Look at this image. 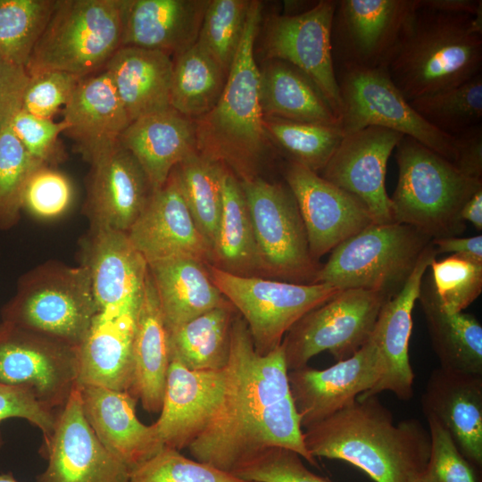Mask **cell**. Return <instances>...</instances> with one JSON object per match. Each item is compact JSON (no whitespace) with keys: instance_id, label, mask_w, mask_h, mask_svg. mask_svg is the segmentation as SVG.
I'll list each match as a JSON object with an SVG mask.
<instances>
[{"instance_id":"cell-1","label":"cell","mask_w":482,"mask_h":482,"mask_svg":"<svg viewBox=\"0 0 482 482\" xmlns=\"http://www.w3.org/2000/svg\"><path fill=\"white\" fill-rule=\"evenodd\" d=\"M274 446L291 449L319 467L304 445L282 345L265 355L258 354L248 327L237 312L231 328L221 402L187 448L195 460L232 473Z\"/></svg>"},{"instance_id":"cell-2","label":"cell","mask_w":482,"mask_h":482,"mask_svg":"<svg viewBox=\"0 0 482 482\" xmlns=\"http://www.w3.org/2000/svg\"><path fill=\"white\" fill-rule=\"evenodd\" d=\"M310 454L342 460L375 482H407L425 471L428 431L416 419L394 422L377 395L356 399L303 432Z\"/></svg>"},{"instance_id":"cell-3","label":"cell","mask_w":482,"mask_h":482,"mask_svg":"<svg viewBox=\"0 0 482 482\" xmlns=\"http://www.w3.org/2000/svg\"><path fill=\"white\" fill-rule=\"evenodd\" d=\"M262 5L251 1L242 39L216 105L195 120L196 150L220 163L240 182L258 176L271 142L259 103L254 42Z\"/></svg>"},{"instance_id":"cell-4","label":"cell","mask_w":482,"mask_h":482,"mask_svg":"<svg viewBox=\"0 0 482 482\" xmlns=\"http://www.w3.org/2000/svg\"><path fill=\"white\" fill-rule=\"evenodd\" d=\"M481 69L482 12L453 14L420 7L386 67L407 101L458 86Z\"/></svg>"},{"instance_id":"cell-5","label":"cell","mask_w":482,"mask_h":482,"mask_svg":"<svg viewBox=\"0 0 482 482\" xmlns=\"http://www.w3.org/2000/svg\"><path fill=\"white\" fill-rule=\"evenodd\" d=\"M398 180L391 198L394 222L414 227L431 239L459 237L461 212L482 179L461 173L449 161L409 137L395 147Z\"/></svg>"},{"instance_id":"cell-6","label":"cell","mask_w":482,"mask_h":482,"mask_svg":"<svg viewBox=\"0 0 482 482\" xmlns=\"http://www.w3.org/2000/svg\"><path fill=\"white\" fill-rule=\"evenodd\" d=\"M127 0H56L25 68L83 78L104 69L121 47Z\"/></svg>"},{"instance_id":"cell-7","label":"cell","mask_w":482,"mask_h":482,"mask_svg":"<svg viewBox=\"0 0 482 482\" xmlns=\"http://www.w3.org/2000/svg\"><path fill=\"white\" fill-rule=\"evenodd\" d=\"M431 244L432 239L414 227L373 223L334 248L312 284L363 289L392 299Z\"/></svg>"},{"instance_id":"cell-8","label":"cell","mask_w":482,"mask_h":482,"mask_svg":"<svg viewBox=\"0 0 482 482\" xmlns=\"http://www.w3.org/2000/svg\"><path fill=\"white\" fill-rule=\"evenodd\" d=\"M98 312L86 265L47 262L23 275L2 320L79 347Z\"/></svg>"},{"instance_id":"cell-9","label":"cell","mask_w":482,"mask_h":482,"mask_svg":"<svg viewBox=\"0 0 482 482\" xmlns=\"http://www.w3.org/2000/svg\"><path fill=\"white\" fill-rule=\"evenodd\" d=\"M206 266L213 284L245 321L254 350L260 355L278 347L303 315L341 291L327 284L242 277L209 263Z\"/></svg>"},{"instance_id":"cell-10","label":"cell","mask_w":482,"mask_h":482,"mask_svg":"<svg viewBox=\"0 0 482 482\" xmlns=\"http://www.w3.org/2000/svg\"><path fill=\"white\" fill-rule=\"evenodd\" d=\"M240 183L264 278L312 284L321 265L311 256L306 231L288 186L260 177Z\"/></svg>"},{"instance_id":"cell-11","label":"cell","mask_w":482,"mask_h":482,"mask_svg":"<svg viewBox=\"0 0 482 482\" xmlns=\"http://www.w3.org/2000/svg\"><path fill=\"white\" fill-rule=\"evenodd\" d=\"M340 128L349 134L370 126L394 130L415 139L451 163L456 138L424 120L390 79L386 69H340Z\"/></svg>"},{"instance_id":"cell-12","label":"cell","mask_w":482,"mask_h":482,"mask_svg":"<svg viewBox=\"0 0 482 482\" xmlns=\"http://www.w3.org/2000/svg\"><path fill=\"white\" fill-rule=\"evenodd\" d=\"M386 301L375 292L345 289L307 312L281 343L288 371L306 366L322 352L336 362L353 355L370 338Z\"/></svg>"},{"instance_id":"cell-13","label":"cell","mask_w":482,"mask_h":482,"mask_svg":"<svg viewBox=\"0 0 482 482\" xmlns=\"http://www.w3.org/2000/svg\"><path fill=\"white\" fill-rule=\"evenodd\" d=\"M79 347L48 336L0 322V382L29 391L58 411L78 380Z\"/></svg>"},{"instance_id":"cell-14","label":"cell","mask_w":482,"mask_h":482,"mask_svg":"<svg viewBox=\"0 0 482 482\" xmlns=\"http://www.w3.org/2000/svg\"><path fill=\"white\" fill-rule=\"evenodd\" d=\"M418 0H339L331 28L340 69H386Z\"/></svg>"},{"instance_id":"cell-15","label":"cell","mask_w":482,"mask_h":482,"mask_svg":"<svg viewBox=\"0 0 482 482\" xmlns=\"http://www.w3.org/2000/svg\"><path fill=\"white\" fill-rule=\"evenodd\" d=\"M337 1H318L297 15H273L266 24L268 60L287 62L319 87L340 122L341 97L332 54L331 28Z\"/></svg>"},{"instance_id":"cell-16","label":"cell","mask_w":482,"mask_h":482,"mask_svg":"<svg viewBox=\"0 0 482 482\" xmlns=\"http://www.w3.org/2000/svg\"><path fill=\"white\" fill-rule=\"evenodd\" d=\"M284 179L296 201L311 256L320 258L374 223L366 205L296 162L288 161Z\"/></svg>"},{"instance_id":"cell-17","label":"cell","mask_w":482,"mask_h":482,"mask_svg":"<svg viewBox=\"0 0 482 482\" xmlns=\"http://www.w3.org/2000/svg\"><path fill=\"white\" fill-rule=\"evenodd\" d=\"M47 465L36 482H129L130 469L99 441L86 420L78 386L58 411L45 444Z\"/></svg>"},{"instance_id":"cell-18","label":"cell","mask_w":482,"mask_h":482,"mask_svg":"<svg viewBox=\"0 0 482 482\" xmlns=\"http://www.w3.org/2000/svg\"><path fill=\"white\" fill-rule=\"evenodd\" d=\"M403 137L377 126L345 134L320 176L361 200L374 223L394 222L385 179L388 159Z\"/></svg>"},{"instance_id":"cell-19","label":"cell","mask_w":482,"mask_h":482,"mask_svg":"<svg viewBox=\"0 0 482 482\" xmlns=\"http://www.w3.org/2000/svg\"><path fill=\"white\" fill-rule=\"evenodd\" d=\"M381 374L377 345L370 337L353 355L317 370L308 365L288 371L290 392L302 428H309L369 391Z\"/></svg>"},{"instance_id":"cell-20","label":"cell","mask_w":482,"mask_h":482,"mask_svg":"<svg viewBox=\"0 0 482 482\" xmlns=\"http://www.w3.org/2000/svg\"><path fill=\"white\" fill-rule=\"evenodd\" d=\"M127 236L147 264L172 257L211 263V247L190 214L173 170L165 184L153 191Z\"/></svg>"},{"instance_id":"cell-21","label":"cell","mask_w":482,"mask_h":482,"mask_svg":"<svg viewBox=\"0 0 482 482\" xmlns=\"http://www.w3.org/2000/svg\"><path fill=\"white\" fill-rule=\"evenodd\" d=\"M90 165L85 204L90 228L127 233L154 191L145 171L120 142Z\"/></svg>"},{"instance_id":"cell-22","label":"cell","mask_w":482,"mask_h":482,"mask_svg":"<svg viewBox=\"0 0 482 482\" xmlns=\"http://www.w3.org/2000/svg\"><path fill=\"white\" fill-rule=\"evenodd\" d=\"M436 255L431 244L401 292L383 304L371 334L379 353L381 374L377 383L357 399L378 395L383 391L392 392L402 401L412 397L415 376L409 358L412 311L422 278Z\"/></svg>"},{"instance_id":"cell-23","label":"cell","mask_w":482,"mask_h":482,"mask_svg":"<svg viewBox=\"0 0 482 482\" xmlns=\"http://www.w3.org/2000/svg\"><path fill=\"white\" fill-rule=\"evenodd\" d=\"M225 388V369L190 370L170 358L162 408L154 423L163 447L187 448L216 412Z\"/></svg>"},{"instance_id":"cell-24","label":"cell","mask_w":482,"mask_h":482,"mask_svg":"<svg viewBox=\"0 0 482 482\" xmlns=\"http://www.w3.org/2000/svg\"><path fill=\"white\" fill-rule=\"evenodd\" d=\"M81 249V263L89 271L98 312L118 311L139 301L148 267L127 233L90 228Z\"/></svg>"},{"instance_id":"cell-25","label":"cell","mask_w":482,"mask_h":482,"mask_svg":"<svg viewBox=\"0 0 482 482\" xmlns=\"http://www.w3.org/2000/svg\"><path fill=\"white\" fill-rule=\"evenodd\" d=\"M84 415L102 445L131 470L162 447L154 424H143L136 414L137 399L129 392L77 385Z\"/></svg>"},{"instance_id":"cell-26","label":"cell","mask_w":482,"mask_h":482,"mask_svg":"<svg viewBox=\"0 0 482 482\" xmlns=\"http://www.w3.org/2000/svg\"><path fill=\"white\" fill-rule=\"evenodd\" d=\"M423 414L435 418L463 456L482 466V375L438 367L420 398Z\"/></svg>"},{"instance_id":"cell-27","label":"cell","mask_w":482,"mask_h":482,"mask_svg":"<svg viewBox=\"0 0 482 482\" xmlns=\"http://www.w3.org/2000/svg\"><path fill=\"white\" fill-rule=\"evenodd\" d=\"M62 114L68 124L64 134L75 142L76 150L89 163L116 145L130 124L115 86L104 69L80 79Z\"/></svg>"},{"instance_id":"cell-28","label":"cell","mask_w":482,"mask_h":482,"mask_svg":"<svg viewBox=\"0 0 482 482\" xmlns=\"http://www.w3.org/2000/svg\"><path fill=\"white\" fill-rule=\"evenodd\" d=\"M138 303L119 311L96 314L79 347L77 385L129 392L133 374L132 344Z\"/></svg>"},{"instance_id":"cell-29","label":"cell","mask_w":482,"mask_h":482,"mask_svg":"<svg viewBox=\"0 0 482 482\" xmlns=\"http://www.w3.org/2000/svg\"><path fill=\"white\" fill-rule=\"evenodd\" d=\"M210 0H127L121 46L178 55L197 41Z\"/></svg>"},{"instance_id":"cell-30","label":"cell","mask_w":482,"mask_h":482,"mask_svg":"<svg viewBox=\"0 0 482 482\" xmlns=\"http://www.w3.org/2000/svg\"><path fill=\"white\" fill-rule=\"evenodd\" d=\"M119 142L136 158L154 191L181 161L197 151L195 121L170 107L130 122Z\"/></svg>"},{"instance_id":"cell-31","label":"cell","mask_w":482,"mask_h":482,"mask_svg":"<svg viewBox=\"0 0 482 482\" xmlns=\"http://www.w3.org/2000/svg\"><path fill=\"white\" fill-rule=\"evenodd\" d=\"M170 361L168 330L147 270L136 313L129 393L150 413L161 411Z\"/></svg>"},{"instance_id":"cell-32","label":"cell","mask_w":482,"mask_h":482,"mask_svg":"<svg viewBox=\"0 0 482 482\" xmlns=\"http://www.w3.org/2000/svg\"><path fill=\"white\" fill-rule=\"evenodd\" d=\"M104 70L112 79L130 122L170 108L173 61L168 54L121 46Z\"/></svg>"},{"instance_id":"cell-33","label":"cell","mask_w":482,"mask_h":482,"mask_svg":"<svg viewBox=\"0 0 482 482\" xmlns=\"http://www.w3.org/2000/svg\"><path fill=\"white\" fill-rule=\"evenodd\" d=\"M168 332L229 303L213 284L205 263L172 257L147 264Z\"/></svg>"},{"instance_id":"cell-34","label":"cell","mask_w":482,"mask_h":482,"mask_svg":"<svg viewBox=\"0 0 482 482\" xmlns=\"http://www.w3.org/2000/svg\"><path fill=\"white\" fill-rule=\"evenodd\" d=\"M259 103L263 117L340 126L316 84L287 62L270 60L260 70Z\"/></svg>"},{"instance_id":"cell-35","label":"cell","mask_w":482,"mask_h":482,"mask_svg":"<svg viewBox=\"0 0 482 482\" xmlns=\"http://www.w3.org/2000/svg\"><path fill=\"white\" fill-rule=\"evenodd\" d=\"M417 301L422 309L439 367L482 375V326L477 318L463 312L445 311L429 276L424 275Z\"/></svg>"},{"instance_id":"cell-36","label":"cell","mask_w":482,"mask_h":482,"mask_svg":"<svg viewBox=\"0 0 482 482\" xmlns=\"http://www.w3.org/2000/svg\"><path fill=\"white\" fill-rule=\"evenodd\" d=\"M210 264L237 276L264 278L241 183L227 169L222 178L221 217Z\"/></svg>"},{"instance_id":"cell-37","label":"cell","mask_w":482,"mask_h":482,"mask_svg":"<svg viewBox=\"0 0 482 482\" xmlns=\"http://www.w3.org/2000/svg\"><path fill=\"white\" fill-rule=\"evenodd\" d=\"M237 310L229 303L169 331L170 358L190 370H221L227 366Z\"/></svg>"},{"instance_id":"cell-38","label":"cell","mask_w":482,"mask_h":482,"mask_svg":"<svg viewBox=\"0 0 482 482\" xmlns=\"http://www.w3.org/2000/svg\"><path fill=\"white\" fill-rule=\"evenodd\" d=\"M228 73L198 43L176 55L173 61L170 107L196 120L218 103Z\"/></svg>"},{"instance_id":"cell-39","label":"cell","mask_w":482,"mask_h":482,"mask_svg":"<svg viewBox=\"0 0 482 482\" xmlns=\"http://www.w3.org/2000/svg\"><path fill=\"white\" fill-rule=\"evenodd\" d=\"M225 170L223 165L197 151L173 169L190 214L211 251L221 217L222 178Z\"/></svg>"},{"instance_id":"cell-40","label":"cell","mask_w":482,"mask_h":482,"mask_svg":"<svg viewBox=\"0 0 482 482\" xmlns=\"http://www.w3.org/2000/svg\"><path fill=\"white\" fill-rule=\"evenodd\" d=\"M263 126L270 142L285 153L289 161L316 173L323 170L345 137L337 125L264 117Z\"/></svg>"},{"instance_id":"cell-41","label":"cell","mask_w":482,"mask_h":482,"mask_svg":"<svg viewBox=\"0 0 482 482\" xmlns=\"http://www.w3.org/2000/svg\"><path fill=\"white\" fill-rule=\"evenodd\" d=\"M437 129L455 137L482 120V73L458 86L409 101Z\"/></svg>"},{"instance_id":"cell-42","label":"cell","mask_w":482,"mask_h":482,"mask_svg":"<svg viewBox=\"0 0 482 482\" xmlns=\"http://www.w3.org/2000/svg\"><path fill=\"white\" fill-rule=\"evenodd\" d=\"M56 0H0V56L26 68Z\"/></svg>"},{"instance_id":"cell-43","label":"cell","mask_w":482,"mask_h":482,"mask_svg":"<svg viewBox=\"0 0 482 482\" xmlns=\"http://www.w3.org/2000/svg\"><path fill=\"white\" fill-rule=\"evenodd\" d=\"M251 1L210 0L196 43L229 72L244 33Z\"/></svg>"},{"instance_id":"cell-44","label":"cell","mask_w":482,"mask_h":482,"mask_svg":"<svg viewBox=\"0 0 482 482\" xmlns=\"http://www.w3.org/2000/svg\"><path fill=\"white\" fill-rule=\"evenodd\" d=\"M43 164L27 152L10 124L1 131L0 229H10L19 221L26 184L33 171Z\"/></svg>"},{"instance_id":"cell-45","label":"cell","mask_w":482,"mask_h":482,"mask_svg":"<svg viewBox=\"0 0 482 482\" xmlns=\"http://www.w3.org/2000/svg\"><path fill=\"white\" fill-rule=\"evenodd\" d=\"M429 267L435 294L448 312H463L482 292V263L451 254Z\"/></svg>"},{"instance_id":"cell-46","label":"cell","mask_w":482,"mask_h":482,"mask_svg":"<svg viewBox=\"0 0 482 482\" xmlns=\"http://www.w3.org/2000/svg\"><path fill=\"white\" fill-rule=\"evenodd\" d=\"M129 482H251L209 464L162 447L130 470Z\"/></svg>"},{"instance_id":"cell-47","label":"cell","mask_w":482,"mask_h":482,"mask_svg":"<svg viewBox=\"0 0 482 482\" xmlns=\"http://www.w3.org/2000/svg\"><path fill=\"white\" fill-rule=\"evenodd\" d=\"M73 199V187L61 171L43 164L30 175L22 195V210L30 215L50 220L65 213Z\"/></svg>"},{"instance_id":"cell-48","label":"cell","mask_w":482,"mask_h":482,"mask_svg":"<svg viewBox=\"0 0 482 482\" xmlns=\"http://www.w3.org/2000/svg\"><path fill=\"white\" fill-rule=\"evenodd\" d=\"M232 474L251 482H330L310 471L296 452L279 446L260 452Z\"/></svg>"},{"instance_id":"cell-49","label":"cell","mask_w":482,"mask_h":482,"mask_svg":"<svg viewBox=\"0 0 482 482\" xmlns=\"http://www.w3.org/2000/svg\"><path fill=\"white\" fill-rule=\"evenodd\" d=\"M430 452L424 476L428 482H480L476 470L457 448L448 432L433 417L426 416Z\"/></svg>"},{"instance_id":"cell-50","label":"cell","mask_w":482,"mask_h":482,"mask_svg":"<svg viewBox=\"0 0 482 482\" xmlns=\"http://www.w3.org/2000/svg\"><path fill=\"white\" fill-rule=\"evenodd\" d=\"M10 126L33 158L46 165L61 162L62 152L58 137L68 129V124L63 120L54 121L21 109L13 116Z\"/></svg>"},{"instance_id":"cell-51","label":"cell","mask_w":482,"mask_h":482,"mask_svg":"<svg viewBox=\"0 0 482 482\" xmlns=\"http://www.w3.org/2000/svg\"><path fill=\"white\" fill-rule=\"evenodd\" d=\"M24 90L22 110L42 118L52 119L70 100L80 77L48 71L29 76Z\"/></svg>"},{"instance_id":"cell-52","label":"cell","mask_w":482,"mask_h":482,"mask_svg":"<svg viewBox=\"0 0 482 482\" xmlns=\"http://www.w3.org/2000/svg\"><path fill=\"white\" fill-rule=\"evenodd\" d=\"M58 411L41 403L27 389L0 382V422L9 418H21L38 428L46 444L54 431ZM3 440L0 434V448Z\"/></svg>"},{"instance_id":"cell-53","label":"cell","mask_w":482,"mask_h":482,"mask_svg":"<svg viewBox=\"0 0 482 482\" xmlns=\"http://www.w3.org/2000/svg\"><path fill=\"white\" fill-rule=\"evenodd\" d=\"M29 78L25 68L12 65L0 56V133L21 110Z\"/></svg>"},{"instance_id":"cell-54","label":"cell","mask_w":482,"mask_h":482,"mask_svg":"<svg viewBox=\"0 0 482 482\" xmlns=\"http://www.w3.org/2000/svg\"><path fill=\"white\" fill-rule=\"evenodd\" d=\"M455 138L456 159L453 165L464 175L482 179V125L469 128Z\"/></svg>"},{"instance_id":"cell-55","label":"cell","mask_w":482,"mask_h":482,"mask_svg":"<svg viewBox=\"0 0 482 482\" xmlns=\"http://www.w3.org/2000/svg\"><path fill=\"white\" fill-rule=\"evenodd\" d=\"M432 244L439 253H453L482 263V236L470 237H450L432 239Z\"/></svg>"},{"instance_id":"cell-56","label":"cell","mask_w":482,"mask_h":482,"mask_svg":"<svg viewBox=\"0 0 482 482\" xmlns=\"http://www.w3.org/2000/svg\"><path fill=\"white\" fill-rule=\"evenodd\" d=\"M420 8L453 14L475 15L482 11L481 0H418Z\"/></svg>"},{"instance_id":"cell-57","label":"cell","mask_w":482,"mask_h":482,"mask_svg":"<svg viewBox=\"0 0 482 482\" xmlns=\"http://www.w3.org/2000/svg\"><path fill=\"white\" fill-rule=\"evenodd\" d=\"M461 220L474 225L477 230L482 229V189L478 190L464 204L461 212Z\"/></svg>"},{"instance_id":"cell-58","label":"cell","mask_w":482,"mask_h":482,"mask_svg":"<svg viewBox=\"0 0 482 482\" xmlns=\"http://www.w3.org/2000/svg\"><path fill=\"white\" fill-rule=\"evenodd\" d=\"M0 482H20L18 481L13 475L9 472L5 474H0Z\"/></svg>"},{"instance_id":"cell-59","label":"cell","mask_w":482,"mask_h":482,"mask_svg":"<svg viewBox=\"0 0 482 482\" xmlns=\"http://www.w3.org/2000/svg\"><path fill=\"white\" fill-rule=\"evenodd\" d=\"M407 482H428L424 476V471L413 476Z\"/></svg>"}]
</instances>
